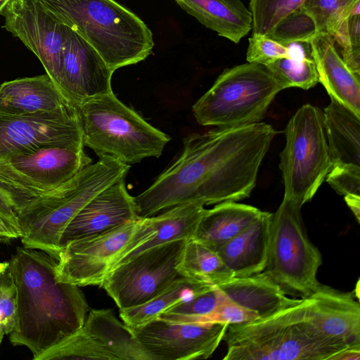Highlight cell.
<instances>
[{
  "instance_id": "6da1fadb",
  "label": "cell",
  "mask_w": 360,
  "mask_h": 360,
  "mask_svg": "<svg viewBox=\"0 0 360 360\" xmlns=\"http://www.w3.org/2000/svg\"><path fill=\"white\" fill-rule=\"evenodd\" d=\"M276 133L259 122L189 134L178 159L134 197L138 216L191 202L216 205L248 198Z\"/></svg>"
},
{
  "instance_id": "7a4b0ae2",
  "label": "cell",
  "mask_w": 360,
  "mask_h": 360,
  "mask_svg": "<svg viewBox=\"0 0 360 360\" xmlns=\"http://www.w3.org/2000/svg\"><path fill=\"white\" fill-rule=\"evenodd\" d=\"M17 288L15 323L9 334L34 360L83 325L88 304L79 286L56 278L58 259L36 249L18 247L10 260Z\"/></svg>"
},
{
  "instance_id": "3957f363",
  "label": "cell",
  "mask_w": 360,
  "mask_h": 360,
  "mask_svg": "<svg viewBox=\"0 0 360 360\" xmlns=\"http://www.w3.org/2000/svg\"><path fill=\"white\" fill-rule=\"evenodd\" d=\"M223 340L224 360H329L349 346L320 331L307 298L270 316L229 325Z\"/></svg>"
},
{
  "instance_id": "277c9868",
  "label": "cell",
  "mask_w": 360,
  "mask_h": 360,
  "mask_svg": "<svg viewBox=\"0 0 360 360\" xmlns=\"http://www.w3.org/2000/svg\"><path fill=\"white\" fill-rule=\"evenodd\" d=\"M51 17L77 32L115 71L145 60L153 33L115 0H37Z\"/></svg>"
},
{
  "instance_id": "5b68a950",
  "label": "cell",
  "mask_w": 360,
  "mask_h": 360,
  "mask_svg": "<svg viewBox=\"0 0 360 360\" xmlns=\"http://www.w3.org/2000/svg\"><path fill=\"white\" fill-rule=\"evenodd\" d=\"M130 165L109 156L84 168L74 177L31 202L18 213L21 242L58 259L62 234L73 217L101 191L125 180Z\"/></svg>"
},
{
  "instance_id": "8992f818",
  "label": "cell",
  "mask_w": 360,
  "mask_h": 360,
  "mask_svg": "<svg viewBox=\"0 0 360 360\" xmlns=\"http://www.w3.org/2000/svg\"><path fill=\"white\" fill-rule=\"evenodd\" d=\"M82 141L98 156L132 165L160 156L170 137L147 122L111 92L77 105Z\"/></svg>"
},
{
  "instance_id": "52a82bcc",
  "label": "cell",
  "mask_w": 360,
  "mask_h": 360,
  "mask_svg": "<svg viewBox=\"0 0 360 360\" xmlns=\"http://www.w3.org/2000/svg\"><path fill=\"white\" fill-rule=\"evenodd\" d=\"M283 89L264 65L247 62L224 70L193 105L197 122L217 128L261 122Z\"/></svg>"
},
{
  "instance_id": "ba28073f",
  "label": "cell",
  "mask_w": 360,
  "mask_h": 360,
  "mask_svg": "<svg viewBox=\"0 0 360 360\" xmlns=\"http://www.w3.org/2000/svg\"><path fill=\"white\" fill-rule=\"evenodd\" d=\"M284 134L279 164L283 198L302 207L312 199L333 167L323 110L303 105L289 120Z\"/></svg>"
},
{
  "instance_id": "9c48e42d",
  "label": "cell",
  "mask_w": 360,
  "mask_h": 360,
  "mask_svg": "<svg viewBox=\"0 0 360 360\" xmlns=\"http://www.w3.org/2000/svg\"><path fill=\"white\" fill-rule=\"evenodd\" d=\"M300 210L298 205L283 198L272 213L267 261L262 273L285 295L305 299L321 284L317 272L322 257L304 231Z\"/></svg>"
},
{
  "instance_id": "30bf717a",
  "label": "cell",
  "mask_w": 360,
  "mask_h": 360,
  "mask_svg": "<svg viewBox=\"0 0 360 360\" xmlns=\"http://www.w3.org/2000/svg\"><path fill=\"white\" fill-rule=\"evenodd\" d=\"M83 144L50 146L0 160V192L17 213L92 164Z\"/></svg>"
},
{
  "instance_id": "8fae6325",
  "label": "cell",
  "mask_w": 360,
  "mask_h": 360,
  "mask_svg": "<svg viewBox=\"0 0 360 360\" xmlns=\"http://www.w3.org/2000/svg\"><path fill=\"white\" fill-rule=\"evenodd\" d=\"M186 240L172 241L139 253L110 270L101 287L120 309L146 302L181 276L177 266Z\"/></svg>"
},
{
  "instance_id": "7c38bea8",
  "label": "cell",
  "mask_w": 360,
  "mask_h": 360,
  "mask_svg": "<svg viewBox=\"0 0 360 360\" xmlns=\"http://www.w3.org/2000/svg\"><path fill=\"white\" fill-rule=\"evenodd\" d=\"M79 144L83 141L77 108L27 115L0 112V160L46 146Z\"/></svg>"
},
{
  "instance_id": "4fadbf2b",
  "label": "cell",
  "mask_w": 360,
  "mask_h": 360,
  "mask_svg": "<svg viewBox=\"0 0 360 360\" xmlns=\"http://www.w3.org/2000/svg\"><path fill=\"white\" fill-rule=\"evenodd\" d=\"M139 218L67 243L59 252L56 278L79 287L101 286L113 259L135 232Z\"/></svg>"
},
{
  "instance_id": "5bb4252c",
  "label": "cell",
  "mask_w": 360,
  "mask_h": 360,
  "mask_svg": "<svg viewBox=\"0 0 360 360\" xmlns=\"http://www.w3.org/2000/svg\"><path fill=\"white\" fill-rule=\"evenodd\" d=\"M228 326L157 319L132 332L151 360L206 359L223 341Z\"/></svg>"
},
{
  "instance_id": "9a60e30c",
  "label": "cell",
  "mask_w": 360,
  "mask_h": 360,
  "mask_svg": "<svg viewBox=\"0 0 360 360\" xmlns=\"http://www.w3.org/2000/svg\"><path fill=\"white\" fill-rule=\"evenodd\" d=\"M1 15L6 30L35 54L58 85L68 27L48 14L37 0H9Z\"/></svg>"
},
{
  "instance_id": "2e32d148",
  "label": "cell",
  "mask_w": 360,
  "mask_h": 360,
  "mask_svg": "<svg viewBox=\"0 0 360 360\" xmlns=\"http://www.w3.org/2000/svg\"><path fill=\"white\" fill-rule=\"evenodd\" d=\"M113 72L87 41L67 27L58 86L76 107L84 100L112 92Z\"/></svg>"
},
{
  "instance_id": "e0dca14e",
  "label": "cell",
  "mask_w": 360,
  "mask_h": 360,
  "mask_svg": "<svg viewBox=\"0 0 360 360\" xmlns=\"http://www.w3.org/2000/svg\"><path fill=\"white\" fill-rule=\"evenodd\" d=\"M205 210L203 203L191 202L155 216L140 217L135 232L124 248L113 259L109 271L150 248L193 238Z\"/></svg>"
},
{
  "instance_id": "ac0fdd59",
  "label": "cell",
  "mask_w": 360,
  "mask_h": 360,
  "mask_svg": "<svg viewBox=\"0 0 360 360\" xmlns=\"http://www.w3.org/2000/svg\"><path fill=\"white\" fill-rule=\"evenodd\" d=\"M139 217L134 197L128 193L125 180L118 181L98 193L73 217L62 234L60 248L69 241L106 231Z\"/></svg>"
},
{
  "instance_id": "d6986e66",
  "label": "cell",
  "mask_w": 360,
  "mask_h": 360,
  "mask_svg": "<svg viewBox=\"0 0 360 360\" xmlns=\"http://www.w3.org/2000/svg\"><path fill=\"white\" fill-rule=\"evenodd\" d=\"M307 300L311 319L321 333L348 345H360V304L353 292L321 283Z\"/></svg>"
},
{
  "instance_id": "ffe728a7",
  "label": "cell",
  "mask_w": 360,
  "mask_h": 360,
  "mask_svg": "<svg viewBox=\"0 0 360 360\" xmlns=\"http://www.w3.org/2000/svg\"><path fill=\"white\" fill-rule=\"evenodd\" d=\"M309 44L319 82L331 99L360 117V77L344 62L332 36L316 32Z\"/></svg>"
},
{
  "instance_id": "44dd1931",
  "label": "cell",
  "mask_w": 360,
  "mask_h": 360,
  "mask_svg": "<svg viewBox=\"0 0 360 360\" xmlns=\"http://www.w3.org/2000/svg\"><path fill=\"white\" fill-rule=\"evenodd\" d=\"M76 108L47 74L15 79L0 86V112L27 115Z\"/></svg>"
},
{
  "instance_id": "7402d4cb",
  "label": "cell",
  "mask_w": 360,
  "mask_h": 360,
  "mask_svg": "<svg viewBox=\"0 0 360 360\" xmlns=\"http://www.w3.org/2000/svg\"><path fill=\"white\" fill-rule=\"evenodd\" d=\"M272 213L264 212L252 225L216 250L234 276L262 272L266 266Z\"/></svg>"
},
{
  "instance_id": "603a6c76",
  "label": "cell",
  "mask_w": 360,
  "mask_h": 360,
  "mask_svg": "<svg viewBox=\"0 0 360 360\" xmlns=\"http://www.w3.org/2000/svg\"><path fill=\"white\" fill-rule=\"evenodd\" d=\"M199 22L234 44L252 30V15L242 0H174Z\"/></svg>"
},
{
  "instance_id": "cb8c5ba5",
  "label": "cell",
  "mask_w": 360,
  "mask_h": 360,
  "mask_svg": "<svg viewBox=\"0 0 360 360\" xmlns=\"http://www.w3.org/2000/svg\"><path fill=\"white\" fill-rule=\"evenodd\" d=\"M216 286L229 300L257 312L259 318L270 316L300 300L285 295L262 272L248 276H233Z\"/></svg>"
},
{
  "instance_id": "d4e9b609",
  "label": "cell",
  "mask_w": 360,
  "mask_h": 360,
  "mask_svg": "<svg viewBox=\"0 0 360 360\" xmlns=\"http://www.w3.org/2000/svg\"><path fill=\"white\" fill-rule=\"evenodd\" d=\"M82 328L112 360H151L133 332L110 309H91Z\"/></svg>"
},
{
  "instance_id": "484cf974",
  "label": "cell",
  "mask_w": 360,
  "mask_h": 360,
  "mask_svg": "<svg viewBox=\"0 0 360 360\" xmlns=\"http://www.w3.org/2000/svg\"><path fill=\"white\" fill-rule=\"evenodd\" d=\"M263 212L235 201L216 204L205 209L193 238L216 250L248 228Z\"/></svg>"
},
{
  "instance_id": "4316f807",
  "label": "cell",
  "mask_w": 360,
  "mask_h": 360,
  "mask_svg": "<svg viewBox=\"0 0 360 360\" xmlns=\"http://www.w3.org/2000/svg\"><path fill=\"white\" fill-rule=\"evenodd\" d=\"M323 113L332 168H360V117L333 99Z\"/></svg>"
},
{
  "instance_id": "83f0119b",
  "label": "cell",
  "mask_w": 360,
  "mask_h": 360,
  "mask_svg": "<svg viewBox=\"0 0 360 360\" xmlns=\"http://www.w3.org/2000/svg\"><path fill=\"white\" fill-rule=\"evenodd\" d=\"M214 285L180 276L168 287L146 302L120 309L123 323L131 330L157 319L171 307L196 295L213 288Z\"/></svg>"
},
{
  "instance_id": "f1b7e54d",
  "label": "cell",
  "mask_w": 360,
  "mask_h": 360,
  "mask_svg": "<svg viewBox=\"0 0 360 360\" xmlns=\"http://www.w3.org/2000/svg\"><path fill=\"white\" fill-rule=\"evenodd\" d=\"M177 269L181 276L214 286L234 276L216 250L194 238L186 240Z\"/></svg>"
},
{
  "instance_id": "f546056e",
  "label": "cell",
  "mask_w": 360,
  "mask_h": 360,
  "mask_svg": "<svg viewBox=\"0 0 360 360\" xmlns=\"http://www.w3.org/2000/svg\"><path fill=\"white\" fill-rule=\"evenodd\" d=\"M265 66L283 89L290 87L309 89L319 82L312 55L280 58Z\"/></svg>"
},
{
  "instance_id": "4dcf8cb0",
  "label": "cell",
  "mask_w": 360,
  "mask_h": 360,
  "mask_svg": "<svg viewBox=\"0 0 360 360\" xmlns=\"http://www.w3.org/2000/svg\"><path fill=\"white\" fill-rule=\"evenodd\" d=\"M331 36L344 62L360 77V3L340 22Z\"/></svg>"
},
{
  "instance_id": "1f68e13d",
  "label": "cell",
  "mask_w": 360,
  "mask_h": 360,
  "mask_svg": "<svg viewBox=\"0 0 360 360\" xmlns=\"http://www.w3.org/2000/svg\"><path fill=\"white\" fill-rule=\"evenodd\" d=\"M358 3L360 0H304L300 8L312 20L316 32L332 35Z\"/></svg>"
},
{
  "instance_id": "d6a6232c",
  "label": "cell",
  "mask_w": 360,
  "mask_h": 360,
  "mask_svg": "<svg viewBox=\"0 0 360 360\" xmlns=\"http://www.w3.org/2000/svg\"><path fill=\"white\" fill-rule=\"evenodd\" d=\"M304 0H250L252 34L267 35L285 17L300 8Z\"/></svg>"
},
{
  "instance_id": "836d02e7",
  "label": "cell",
  "mask_w": 360,
  "mask_h": 360,
  "mask_svg": "<svg viewBox=\"0 0 360 360\" xmlns=\"http://www.w3.org/2000/svg\"><path fill=\"white\" fill-rule=\"evenodd\" d=\"M227 300L217 286L210 290L182 301L162 313L158 319L185 323L193 318L206 315Z\"/></svg>"
},
{
  "instance_id": "e575fe53",
  "label": "cell",
  "mask_w": 360,
  "mask_h": 360,
  "mask_svg": "<svg viewBox=\"0 0 360 360\" xmlns=\"http://www.w3.org/2000/svg\"><path fill=\"white\" fill-rule=\"evenodd\" d=\"M316 33L312 20L299 8L282 19L266 36L288 46L296 42H309Z\"/></svg>"
},
{
  "instance_id": "d590c367",
  "label": "cell",
  "mask_w": 360,
  "mask_h": 360,
  "mask_svg": "<svg viewBox=\"0 0 360 360\" xmlns=\"http://www.w3.org/2000/svg\"><path fill=\"white\" fill-rule=\"evenodd\" d=\"M17 288L9 261L0 262V333L4 337L15 326Z\"/></svg>"
},
{
  "instance_id": "8d00e7d4",
  "label": "cell",
  "mask_w": 360,
  "mask_h": 360,
  "mask_svg": "<svg viewBox=\"0 0 360 360\" xmlns=\"http://www.w3.org/2000/svg\"><path fill=\"white\" fill-rule=\"evenodd\" d=\"M290 57V49L266 35L252 34L248 39L246 60L266 65L276 59Z\"/></svg>"
},
{
  "instance_id": "74e56055",
  "label": "cell",
  "mask_w": 360,
  "mask_h": 360,
  "mask_svg": "<svg viewBox=\"0 0 360 360\" xmlns=\"http://www.w3.org/2000/svg\"><path fill=\"white\" fill-rule=\"evenodd\" d=\"M259 318L258 314L246 309L227 298L209 314L193 318L185 323H220L238 324Z\"/></svg>"
},
{
  "instance_id": "f35d334b",
  "label": "cell",
  "mask_w": 360,
  "mask_h": 360,
  "mask_svg": "<svg viewBox=\"0 0 360 360\" xmlns=\"http://www.w3.org/2000/svg\"><path fill=\"white\" fill-rule=\"evenodd\" d=\"M326 180L344 197L360 196V168H332Z\"/></svg>"
},
{
  "instance_id": "ab89813d",
  "label": "cell",
  "mask_w": 360,
  "mask_h": 360,
  "mask_svg": "<svg viewBox=\"0 0 360 360\" xmlns=\"http://www.w3.org/2000/svg\"><path fill=\"white\" fill-rule=\"evenodd\" d=\"M0 214L7 220L21 236L18 213L11 202L0 192Z\"/></svg>"
},
{
  "instance_id": "60d3db41",
  "label": "cell",
  "mask_w": 360,
  "mask_h": 360,
  "mask_svg": "<svg viewBox=\"0 0 360 360\" xmlns=\"http://www.w3.org/2000/svg\"><path fill=\"white\" fill-rule=\"evenodd\" d=\"M360 345H349L333 355L329 360H359Z\"/></svg>"
},
{
  "instance_id": "b9f144b4",
  "label": "cell",
  "mask_w": 360,
  "mask_h": 360,
  "mask_svg": "<svg viewBox=\"0 0 360 360\" xmlns=\"http://www.w3.org/2000/svg\"><path fill=\"white\" fill-rule=\"evenodd\" d=\"M20 235L11 224L0 214V242L19 238Z\"/></svg>"
},
{
  "instance_id": "7bdbcfd3",
  "label": "cell",
  "mask_w": 360,
  "mask_h": 360,
  "mask_svg": "<svg viewBox=\"0 0 360 360\" xmlns=\"http://www.w3.org/2000/svg\"><path fill=\"white\" fill-rule=\"evenodd\" d=\"M345 200L351 210L358 223L360 219V196L350 195L345 196Z\"/></svg>"
},
{
  "instance_id": "ee69618b",
  "label": "cell",
  "mask_w": 360,
  "mask_h": 360,
  "mask_svg": "<svg viewBox=\"0 0 360 360\" xmlns=\"http://www.w3.org/2000/svg\"><path fill=\"white\" fill-rule=\"evenodd\" d=\"M9 0H0V15L1 13Z\"/></svg>"
},
{
  "instance_id": "f6af8a7d",
  "label": "cell",
  "mask_w": 360,
  "mask_h": 360,
  "mask_svg": "<svg viewBox=\"0 0 360 360\" xmlns=\"http://www.w3.org/2000/svg\"><path fill=\"white\" fill-rule=\"evenodd\" d=\"M3 338H4V336L0 333V345L2 341Z\"/></svg>"
}]
</instances>
